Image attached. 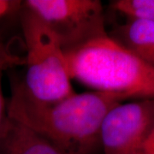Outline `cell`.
<instances>
[{
    "label": "cell",
    "instance_id": "obj_1",
    "mask_svg": "<svg viewBox=\"0 0 154 154\" xmlns=\"http://www.w3.org/2000/svg\"><path fill=\"white\" fill-rule=\"evenodd\" d=\"M124 101L112 94L75 93L55 102L33 98L22 80L12 79L9 117L47 140L62 154H102L100 129L108 111Z\"/></svg>",
    "mask_w": 154,
    "mask_h": 154
},
{
    "label": "cell",
    "instance_id": "obj_2",
    "mask_svg": "<svg viewBox=\"0 0 154 154\" xmlns=\"http://www.w3.org/2000/svg\"><path fill=\"white\" fill-rule=\"evenodd\" d=\"M63 52L71 80L124 102L154 99V69L108 35Z\"/></svg>",
    "mask_w": 154,
    "mask_h": 154
},
{
    "label": "cell",
    "instance_id": "obj_3",
    "mask_svg": "<svg viewBox=\"0 0 154 154\" xmlns=\"http://www.w3.org/2000/svg\"><path fill=\"white\" fill-rule=\"evenodd\" d=\"M19 11L26 46L24 88L33 98L46 102L74 94L65 55L55 35L22 4Z\"/></svg>",
    "mask_w": 154,
    "mask_h": 154
},
{
    "label": "cell",
    "instance_id": "obj_4",
    "mask_svg": "<svg viewBox=\"0 0 154 154\" xmlns=\"http://www.w3.org/2000/svg\"><path fill=\"white\" fill-rule=\"evenodd\" d=\"M22 5L49 28L63 51L108 35L99 0H27Z\"/></svg>",
    "mask_w": 154,
    "mask_h": 154
},
{
    "label": "cell",
    "instance_id": "obj_5",
    "mask_svg": "<svg viewBox=\"0 0 154 154\" xmlns=\"http://www.w3.org/2000/svg\"><path fill=\"white\" fill-rule=\"evenodd\" d=\"M153 128L154 99L118 104L101 125L102 154H135Z\"/></svg>",
    "mask_w": 154,
    "mask_h": 154
},
{
    "label": "cell",
    "instance_id": "obj_6",
    "mask_svg": "<svg viewBox=\"0 0 154 154\" xmlns=\"http://www.w3.org/2000/svg\"><path fill=\"white\" fill-rule=\"evenodd\" d=\"M108 36L154 69V21L126 17L108 31Z\"/></svg>",
    "mask_w": 154,
    "mask_h": 154
},
{
    "label": "cell",
    "instance_id": "obj_7",
    "mask_svg": "<svg viewBox=\"0 0 154 154\" xmlns=\"http://www.w3.org/2000/svg\"><path fill=\"white\" fill-rule=\"evenodd\" d=\"M0 154H62L38 134L7 117L0 137Z\"/></svg>",
    "mask_w": 154,
    "mask_h": 154
},
{
    "label": "cell",
    "instance_id": "obj_8",
    "mask_svg": "<svg viewBox=\"0 0 154 154\" xmlns=\"http://www.w3.org/2000/svg\"><path fill=\"white\" fill-rule=\"evenodd\" d=\"M18 65H25V58L14 54L0 36V137L8 117L7 106L2 91V78L5 70Z\"/></svg>",
    "mask_w": 154,
    "mask_h": 154
},
{
    "label": "cell",
    "instance_id": "obj_9",
    "mask_svg": "<svg viewBox=\"0 0 154 154\" xmlns=\"http://www.w3.org/2000/svg\"><path fill=\"white\" fill-rule=\"evenodd\" d=\"M114 11L125 17H138L154 21V0H116L110 3Z\"/></svg>",
    "mask_w": 154,
    "mask_h": 154
},
{
    "label": "cell",
    "instance_id": "obj_10",
    "mask_svg": "<svg viewBox=\"0 0 154 154\" xmlns=\"http://www.w3.org/2000/svg\"><path fill=\"white\" fill-rule=\"evenodd\" d=\"M135 154H154V128Z\"/></svg>",
    "mask_w": 154,
    "mask_h": 154
},
{
    "label": "cell",
    "instance_id": "obj_11",
    "mask_svg": "<svg viewBox=\"0 0 154 154\" xmlns=\"http://www.w3.org/2000/svg\"><path fill=\"white\" fill-rule=\"evenodd\" d=\"M19 1H9V0H0V19L9 14L11 11H14L17 7L21 6Z\"/></svg>",
    "mask_w": 154,
    "mask_h": 154
}]
</instances>
